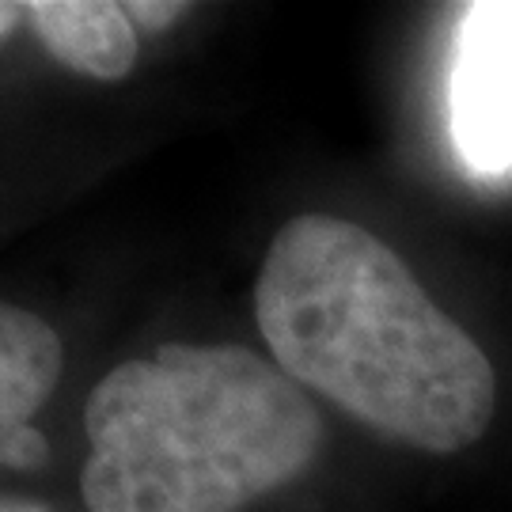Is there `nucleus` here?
Returning <instances> with one entry per match:
<instances>
[{"instance_id":"obj_1","label":"nucleus","mask_w":512,"mask_h":512,"mask_svg":"<svg viewBox=\"0 0 512 512\" xmlns=\"http://www.w3.org/2000/svg\"><path fill=\"white\" fill-rule=\"evenodd\" d=\"M255 315L293 384L384 437L448 456L490 429L494 365L403 258L353 220H289L262 258Z\"/></svg>"},{"instance_id":"obj_2","label":"nucleus","mask_w":512,"mask_h":512,"mask_svg":"<svg viewBox=\"0 0 512 512\" xmlns=\"http://www.w3.org/2000/svg\"><path fill=\"white\" fill-rule=\"evenodd\" d=\"M88 512H239L308 471L323 421L243 346H160L110 368L84 406Z\"/></svg>"},{"instance_id":"obj_3","label":"nucleus","mask_w":512,"mask_h":512,"mask_svg":"<svg viewBox=\"0 0 512 512\" xmlns=\"http://www.w3.org/2000/svg\"><path fill=\"white\" fill-rule=\"evenodd\" d=\"M448 133L478 179L512 171V4H471L456 23Z\"/></svg>"},{"instance_id":"obj_4","label":"nucleus","mask_w":512,"mask_h":512,"mask_svg":"<svg viewBox=\"0 0 512 512\" xmlns=\"http://www.w3.org/2000/svg\"><path fill=\"white\" fill-rule=\"evenodd\" d=\"M65 368L57 330L27 308L0 300V467L35 471L50 448L31 418L50 403Z\"/></svg>"},{"instance_id":"obj_5","label":"nucleus","mask_w":512,"mask_h":512,"mask_svg":"<svg viewBox=\"0 0 512 512\" xmlns=\"http://www.w3.org/2000/svg\"><path fill=\"white\" fill-rule=\"evenodd\" d=\"M27 23L42 46L80 76L122 80L137 65V27L110 0H35Z\"/></svg>"},{"instance_id":"obj_6","label":"nucleus","mask_w":512,"mask_h":512,"mask_svg":"<svg viewBox=\"0 0 512 512\" xmlns=\"http://www.w3.org/2000/svg\"><path fill=\"white\" fill-rule=\"evenodd\" d=\"M122 8L133 19V27H141V31H167L186 12V4H171V0H133Z\"/></svg>"},{"instance_id":"obj_7","label":"nucleus","mask_w":512,"mask_h":512,"mask_svg":"<svg viewBox=\"0 0 512 512\" xmlns=\"http://www.w3.org/2000/svg\"><path fill=\"white\" fill-rule=\"evenodd\" d=\"M19 19H27V4H16V0H0V42L12 35V31H16Z\"/></svg>"},{"instance_id":"obj_8","label":"nucleus","mask_w":512,"mask_h":512,"mask_svg":"<svg viewBox=\"0 0 512 512\" xmlns=\"http://www.w3.org/2000/svg\"><path fill=\"white\" fill-rule=\"evenodd\" d=\"M0 512H50L38 501H27V497H0Z\"/></svg>"}]
</instances>
